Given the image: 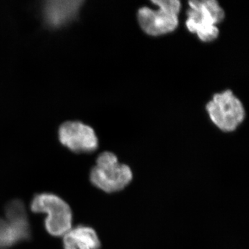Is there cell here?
<instances>
[{"label": "cell", "instance_id": "cell-6", "mask_svg": "<svg viewBox=\"0 0 249 249\" xmlns=\"http://www.w3.org/2000/svg\"><path fill=\"white\" fill-rule=\"evenodd\" d=\"M157 6V10L147 6L139 10L137 17L141 28L145 34L152 36H160L173 32L178 28V15L161 6Z\"/></svg>", "mask_w": 249, "mask_h": 249}, {"label": "cell", "instance_id": "cell-4", "mask_svg": "<svg viewBox=\"0 0 249 249\" xmlns=\"http://www.w3.org/2000/svg\"><path fill=\"white\" fill-rule=\"evenodd\" d=\"M206 110L213 123L224 132L235 130L245 117L243 105L231 90L214 94Z\"/></svg>", "mask_w": 249, "mask_h": 249}, {"label": "cell", "instance_id": "cell-2", "mask_svg": "<svg viewBox=\"0 0 249 249\" xmlns=\"http://www.w3.org/2000/svg\"><path fill=\"white\" fill-rule=\"evenodd\" d=\"M132 178L131 168L121 163L115 154L111 152H104L98 156L89 174L90 181L93 186L107 193L122 191Z\"/></svg>", "mask_w": 249, "mask_h": 249}, {"label": "cell", "instance_id": "cell-7", "mask_svg": "<svg viewBox=\"0 0 249 249\" xmlns=\"http://www.w3.org/2000/svg\"><path fill=\"white\" fill-rule=\"evenodd\" d=\"M83 1L80 0H52L45 3L44 16L46 22L52 27L66 24L78 13Z\"/></svg>", "mask_w": 249, "mask_h": 249}, {"label": "cell", "instance_id": "cell-5", "mask_svg": "<svg viewBox=\"0 0 249 249\" xmlns=\"http://www.w3.org/2000/svg\"><path fill=\"white\" fill-rule=\"evenodd\" d=\"M59 140L76 153H91L97 150L98 139L94 130L79 121H68L60 126Z\"/></svg>", "mask_w": 249, "mask_h": 249}, {"label": "cell", "instance_id": "cell-9", "mask_svg": "<svg viewBox=\"0 0 249 249\" xmlns=\"http://www.w3.org/2000/svg\"><path fill=\"white\" fill-rule=\"evenodd\" d=\"M155 5H160L175 14H178L181 10V2L178 0H155L152 1Z\"/></svg>", "mask_w": 249, "mask_h": 249}, {"label": "cell", "instance_id": "cell-8", "mask_svg": "<svg viewBox=\"0 0 249 249\" xmlns=\"http://www.w3.org/2000/svg\"><path fill=\"white\" fill-rule=\"evenodd\" d=\"M63 249H100L101 241L97 232L89 226L73 227L62 236Z\"/></svg>", "mask_w": 249, "mask_h": 249}, {"label": "cell", "instance_id": "cell-3", "mask_svg": "<svg viewBox=\"0 0 249 249\" xmlns=\"http://www.w3.org/2000/svg\"><path fill=\"white\" fill-rule=\"evenodd\" d=\"M187 29L196 34L204 42L217 38L219 31L217 24L222 22L225 13L216 0H193L188 2Z\"/></svg>", "mask_w": 249, "mask_h": 249}, {"label": "cell", "instance_id": "cell-1", "mask_svg": "<svg viewBox=\"0 0 249 249\" xmlns=\"http://www.w3.org/2000/svg\"><path fill=\"white\" fill-rule=\"evenodd\" d=\"M31 211L45 214V228L49 235L62 237L73 227V213L70 205L57 195L42 193L31 199Z\"/></svg>", "mask_w": 249, "mask_h": 249}]
</instances>
